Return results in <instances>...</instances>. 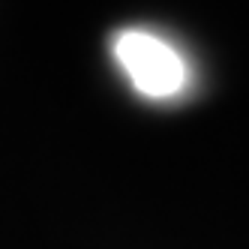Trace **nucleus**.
<instances>
[{
  "label": "nucleus",
  "instance_id": "obj_1",
  "mask_svg": "<svg viewBox=\"0 0 249 249\" xmlns=\"http://www.w3.org/2000/svg\"><path fill=\"white\" fill-rule=\"evenodd\" d=\"M114 60L126 72L132 87L150 99H171L186 87V63L171 42L147 30H120L114 42Z\"/></svg>",
  "mask_w": 249,
  "mask_h": 249
}]
</instances>
